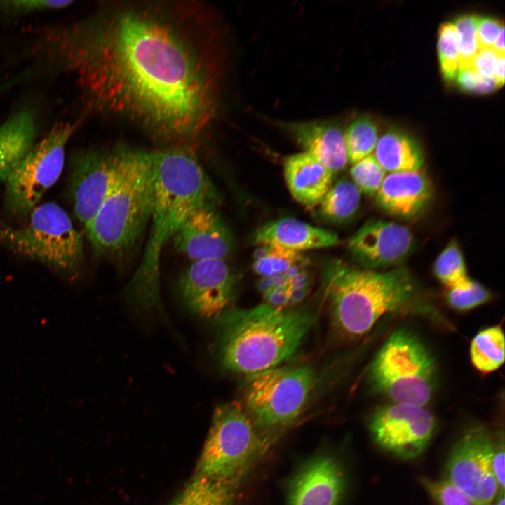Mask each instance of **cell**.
<instances>
[{
	"mask_svg": "<svg viewBox=\"0 0 505 505\" xmlns=\"http://www.w3.org/2000/svg\"><path fill=\"white\" fill-rule=\"evenodd\" d=\"M504 492L500 491L496 498V501L493 505H504Z\"/></svg>",
	"mask_w": 505,
	"mask_h": 505,
	"instance_id": "42",
	"label": "cell"
},
{
	"mask_svg": "<svg viewBox=\"0 0 505 505\" xmlns=\"http://www.w3.org/2000/svg\"><path fill=\"white\" fill-rule=\"evenodd\" d=\"M325 278L333 325L349 338L366 334L384 315L407 304L415 292L412 277L401 267L377 271L337 262Z\"/></svg>",
	"mask_w": 505,
	"mask_h": 505,
	"instance_id": "4",
	"label": "cell"
},
{
	"mask_svg": "<svg viewBox=\"0 0 505 505\" xmlns=\"http://www.w3.org/2000/svg\"><path fill=\"white\" fill-rule=\"evenodd\" d=\"M385 171L390 173L419 170L424 156L419 145L404 132L391 128L377 140L374 154Z\"/></svg>",
	"mask_w": 505,
	"mask_h": 505,
	"instance_id": "23",
	"label": "cell"
},
{
	"mask_svg": "<svg viewBox=\"0 0 505 505\" xmlns=\"http://www.w3.org/2000/svg\"><path fill=\"white\" fill-rule=\"evenodd\" d=\"M36 123L34 112L24 109L0 126V180H6L34 144Z\"/></svg>",
	"mask_w": 505,
	"mask_h": 505,
	"instance_id": "22",
	"label": "cell"
},
{
	"mask_svg": "<svg viewBox=\"0 0 505 505\" xmlns=\"http://www.w3.org/2000/svg\"><path fill=\"white\" fill-rule=\"evenodd\" d=\"M476 18L475 15L465 14L452 22L458 34L459 69L472 67L473 60L479 49Z\"/></svg>",
	"mask_w": 505,
	"mask_h": 505,
	"instance_id": "31",
	"label": "cell"
},
{
	"mask_svg": "<svg viewBox=\"0 0 505 505\" xmlns=\"http://www.w3.org/2000/svg\"><path fill=\"white\" fill-rule=\"evenodd\" d=\"M385 172L372 154L354 164L350 170L353 182L359 191L370 196L378 191Z\"/></svg>",
	"mask_w": 505,
	"mask_h": 505,
	"instance_id": "32",
	"label": "cell"
},
{
	"mask_svg": "<svg viewBox=\"0 0 505 505\" xmlns=\"http://www.w3.org/2000/svg\"><path fill=\"white\" fill-rule=\"evenodd\" d=\"M130 147L85 150L74 156L69 195L74 213L86 228L93 220L124 166Z\"/></svg>",
	"mask_w": 505,
	"mask_h": 505,
	"instance_id": "11",
	"label": "cell"
},
{
	"mask_svg": "<svg viewBox=\"0 0 505 505\" xmlns=\"http://www.w3.org/2000/svg\"><path fill=\"white\" fill-rule=\"evenodd\" d=\"M476 25L479 48L492 47L495 38L504 27L503 21L490 16L476 15Z\"/></svg>",
	"mask_w": 505,
	"mask_h": 505,
	"instance_id": "36",
	"label": "cell"
},
{
	"mask_svg": "<svg viewBox=\"0 0 505 505\" xmlns=\"http://www.w3.org/2000/svg\"><path fill=\"white\" fill-rule=\"evenodd\" d=\"M438 53L444 79L448 81L455 79L459 70L458 34L452 22L440 26Z\"/></svg>",
	"mask_w": 505,
	"mask_h": 505,
	"instance_id": "30",
	"label": "cell"
},
{
	"mask_svg": "<svg viewBox=\"0 0 505 505\" xmlns=\"http://www.w3.org/2000/svg\"><path fill=\"white\" fill-rule=\"evenodd\" d=\"M379 206L392 215L410 218L419 214L431 197V187L421 172L391 173L377 192Z\"/></svg>",
	"mask_w": 505,
	"mask_h": 505,
	"instance_id": "19",
	"label": "cell"
},
{
	"mask_svg": "<svg viewBox=\"0 0 505 505\" xmlns=\"http://www.w3.org/2000/svg\"><path fill=\"white\" fill-rule=\"evenodd\" d=\"M150 152L130 147L123 170L85 228L95 253L118 260L136 245L149 222Z\"/></svg>",
	"mask_w": 505,
	"mask_h": 505,
	"instance_id": "5",
	"label": "cell"
},
{
	"mask_svg": "<svg viewBox=\"0 0 505 505\" xmlns=\"http://www.w3.org/2000/svg\"><path fill=\"white\" fill-rule=\"evenodd\" d=\"M413 243V236L406 227L391 221L371 220L352 236L348 247L366 268L374 269L401 262Z\"/></svg>",
	"mask_w": 505,
	"mask_h": 505,
	"instance_id": "16",
	"label": "cell"
},
{
	"mask_svg": "<svg viewBox=\"0 0 505 505\" xmlns=\"http://www.w3.org/2000/svg\"><path fill=\"white\" fill-rule=\"evenodd\" d=\"M498 55L491 47L479 48L473 60L472 68L483 77L494 78Z\"/></svg>",
	"mask_w": 505,
	"mask_h": 505,
	"instance_id": "37",
	"label": "cell"
},
{
	"mask_svg": "<svg viewBox=\"0 0 505 505\" xmlns=\"http://www.w3.org/2000/svg\"><path fill=\"white\" fill-rule=\"evenodd\" d=\"M494 78L497 81L499 87L501 86L504 83V55H499L495 67Z\"/></svg>",
	"mask_w": 505,
	"mask_h": 505,
	"instance_id": "40",
	"label": "cell"
},
{
	"mask_svg": "<svg viewBox=\"0 0 505 505\" xmlns=\"http://www.w3.org/2000/svg\"><path fill=\"white\" fill-rule=\"evenodd\" d=\"M80 123L79 120L55 123L8 177L5 203L12 215H29L58 180L64 166L65 146Z\"/></svg>",
	"mask_w": 505,
	"mask_h": 505,
	"instance_id": "10",
	"label": "cell"
},
{
	"mask_svg": "<svg viewBox=\"0 0 505 505\" xmlns=\"http://www.w3.org/2000/svg\"><path fill=\"white\" fill-rule=\"evenodd\" d=\"M492 467L500 491H504V449L503 443L495 447Z\"/></svg>",
	"mask_w": 505,
	"mask_h": 505,
	"instance_id": "39",
	"label": "cell"
},
{
	"mask_svg": "<svg viewBox=\"0 0 505 505\" xmlns=\"http://www.w3.org/2000/svg\"><path fill=\"white\" fill-rule=\"evenodd\" d=\"M314 378V370L307 365L278 366L247 375L243 408L260 427L287 425L302 412Z\"/></svg>",
	"mask_w": 505,
	"mask_h": 505,
	"instance_id": "8",
	"label": "cell"
},
{
	"mask_svg": "<svg viewBox=\"0 0 505 505\" xmlns=\"http://www.w3.org/2000/svg\"><path fill=\"white\" fill-rule=\"evenodd\" d=\"M198 6L101 4L73 22L41 29L26 51L34 80L73 77L86 107L190 147L213 120L217 74Z\"/></svg>",
	"mask_w": 505,
	"mask_h": 505,
	"instance_id": "1",
	"label": "cell"
},
{
	"mask_svg": "<svg viewBox=\"0 0 505 505\" xmlns=\"http://www.w3.org/2000/svg\"><path fill=\"white\" fill-rule=\"evenodd\" d=\"M369 427L375 442L404 459L418 457L425 450L436 427L433 415L422 406L395 403L377 409Z\"/></svg>",
	"mask_w": 505,
	"mask_h": 505,
	"instance_id": "13",
	"label": "cell"
},
{
	"mask_svg": "<svg viewBox=\"0 0 505 505\" xmlns=\"http://www.w3.org/2000/svg\"><path fill=\"white\" fill-rule=\"evenodd\" d=\"M433 271L438 279L449 290L466 288L473 281L469 277L463 254L454 241L438 255L434 262Z\"/></svg>",
	"mask_w": 505,
	"mask_h": 505,
	"instance_id": "27",
	"label": "cell"
},
{
	"mask_svg": "<svg viewBox=\"0 0 505 505\" xmlns=\"http://www.w3.org/2000/svg\"><path fill=\"white\" fill-rule=\"evenodd\" d=\"M29 215L22 227L1 229L0 243L64 278H77L84 265L83 241L69 215L52 202L37 206Z\"/></svg>",
	"mask_w": 505,
	"mask_h": 505,
	"instance_id": "6",
	"label": "cell"
},
{
	"mask_svg": "<svg viewBox=\"0 0 505 505\" xmlns=\"http://www.w3.org/2000/svg\"><path fill=\"white\" fill-rule=\"evenodd\" d=\"M422 483L437 505H476L463 490L447 479L422 478Z\"/></svg>",
	"mask_w": 505,
	"mask_h": 505,
	"instance_id": "34",
	"label": "cell"
},
{
	"mask_svg": "<svg viewBox=\"0 0 505 505\" xmlns=\"http://www.w3.org/2000/svg\"><path fill=\"white\" fill-rule=\"evenodd\" d=\"M234 483L195 473L170 505H233Z\"/></svg>",
	"mask_w": 505,
	"mask_h": 505,
	"instance_id": "24",
	"label": "cell"
},
{
	"mask_svg": "<svg viewBox=\"0 0 505 505\" xmlns=\"http://www.w3.org/2000/svg\"><path fill=\"white\" fill-rule=\"evenodd\" d=\"M217 354L222 366L252 375L280 366L297 351L313 323L303 309L267 303L227 309L217 318Z\"/></svg>",
	"mask_w": 505,
	"mask_h": 505,
	"instance_id": "3",
	"label": "cell"
},
{
	"mask_svg": "<svg viewBox=\"0 0 505 505\" xmlns=\"http://www.w3.org/2000/svg\"><path fill=\"white\" fill-rule=\"evenodd\" d=\"M303 255L274 245H259L253 253L254 271L262 277L284 275Z\"/></svg>",
	"mask_w": 505,
	"mask_h": 505,
	"instance_id": "29",
	"label": "cell"
},
{
	"mask_svg": "<svg viewBox=\"0 0 505 505\" xmlns=\"http://www.w3.org/2000/svg\"><path fill=\"white\" fill-rule=\"evenodd\" d=\"M471 360L479 371L489 373L497 370L504 361V335L499 325L480 330L472 339Z\"/></svg>",
	"mask_w": 505,
	"mask_h": 505,
	"instance_id": "26",
	"label": "cell"
},
{
	"mask_svg": "<svg viewBox=\"0 0 505 505\" xmlns=\"http://www.w3.org/2000/svg\"><path fill=\"white\" fill-rule=\"evenodd\" d=\"M150 229L140 263L127 294L144 310L160 305L161 255L168 241L196 207L215 202V191L189 147L166 146L150 152Z\"/></svg>",
	"mask_w": 505,
	"mask_h": 505,
	"instance_id": "2",
	"label": "cell"
},
{
	"mask_svg": "<svg viewBox=\"0 0 505 505\" xmlns=\"http://www.w3.org/2000/svg\"><path fill=\"white\" fill-rule=\"evenodd\" d=\"M257 245H274L297 252L328 248L339 243L338 236L295 218L269 222L255 232Z\"/></svg>",
	"mask_w": 505,
	"mask_h": 505,
	"instance_id": "21",
	"label": "cell"
},
{
	"mask_svg": "<svg viewBox=\"0 0 505 505\" xmlns=\"http://www.w3.org/2000/svg\"><path fill=\"white\" fill-rule=\"evenodd\" d=\"M494 449L490 431L477 425L464 433L449 457L447 479L476 505H493L500 492L492 467Z\"/></svg>",
	"mask_w": 505,
	"mask_h": 505,
	"instance_id": "12",
	"label": "cell"
},
{
	"mask_svg": "<svg viewBox=\"0 0 505 505\" xmlns=\"http://www.w3.org/2000/svg\"><path fill=\"white\" fill-rule=\"evenodd\" d=\"M236 279L226 260L209 259L192 262L178 281V293L193 314L217 318L227 309Z\"/></svg>",
	"mask_w": 505,
	"mask_h": 505,
	"instance_id": "14",
	"label": "cell"
},
{
	"mask_svg": "<svg viewBox=\"0 0 505 505\" xmlns=\"http://www.w3.org/2000/svg\"><path fill=\"white\" fill-rule=\"evenodd\" d=\"M345 489L339 462L328 454L309 460L291 480L288 505H338Z\"/></svg>",
	"mask_w": 505,
	"mask_h": 505,
	"instance_id": "17",
	"label": "cell"
},
{
	"mask_svg": "<svg viewBox=\"0 0 505 505\" xmlns=\"http://www.w3.org/2000/svg\"><path fill=\"white\" fill-rule=\"evenodd\" d=\"M480 76L472 67L459 69L456 76V81L459 88L466 92L478 93V88L483 81Z\"/></svg>",
	"mask_w": 505,
	"mask_h": 505,
	"instance_id": "38",
	"label": "cell"
},
{
	"mask_svg": "<svg viewBox=\"0 0 505 505\" xmlns=\"http://www.w3.org/2000/svg\"><path fill=\"white\" fill-rule=\"evenodd\" d=\"M348 161L355 164L371 154L378 140V127L371 118L362 116L354 119L344 131Z\"/></svg>",
	"mask_w": 505,
	"mask_h": 505,
	"instance_id": "28",
	"label": "cell"
},
{
	"mask_svg": "<svg viewBox=\"0 0 505 505\" xmlns=\"http://www.w3.org/2000/svg\"><path fill=\"white\" fill-rule=\"evenodd\" d=\"M285 129L304 149L333 174L348 162L344 130L338 124L327 121L290 122Z\"/></svg>",
	"mask_w": 505,
	"mask_h": 505,
	"instance_id": "18",
	"label": "cell"
},
{
	"mask_svg": "<svg viewBox=\"0 0 505 505\" xmlns=\"http://www.w3.org/2000/svg\"><path fill=\"white\" fill-rule=\"evenodd\" d=\"M361 191L354 183L342 178L332 185L318 204L321 215L332 222H342L356 213Z\"/></svg>",
	"mask_w": 505,
	"mask_h": 505,
	"instance_id": "25",
	"label": "cell"
},
{
	"mask_svg": "<svg viewBox=\"0 0 505 505\" xmlns=\"http://www.w3.org/2000/svg\"><path fill=\"white\" fill-rule=\"evenodd\" d=\"M370 376L375 387L396 403L424 407L434 393L436 368L419 338L399 329L377 352Z\"/></svg>",
	"mask_w": 505,
	"mask_h": 505,
	"instance_id": "7",
	"label": "cell"
},
{
	"mask_svg": "<svg viewBox=\"0 0 505 505\" xmlns=\"http://www.w3.org/2000/svg\"><path fill=\"white\" fill-rule=\"evenodd\" d=\"M491 299V293L482 284L473 281L464 289L449 290L447 300L450 306L459 311L471 310Z\"/></svg>",
	"mask_w": 505,
	"mask_h": 505,
	"instance_id": "35",
	"label": "cell"
},
{
	"mask_svg": "<svg viewBox=\"0 0 505 505\" xmlns=\"http://www.w3.org/2000/svg\"><path fill=\"white\" fill-rule=\"evenodd\" d=\"M171 241L178 252L192 262L209 259L225 260L233 248L229 231L213 203L195 208Z\"/></svg>",
	"mask_w": 505,
	"mask_h": 505,
	"instance_id": "15",
	"label": "cell"
},
{
	"mask_svg": "<svg viewBox=\"0 0 505 505\" xmlns=\"http://www.w3.org/2000/svg\"><path fill=\"white\" fill-rule=\"evenodd\" d=\"M260 443L241 404H220L214 410L195 473L235 482L258 454Z\"/></svg>",
	"mask_w": 505,
	"mask_h": 505,
	"instance_id": "9",
	"label": "cell"
},
{
	"mask_svg": "<svg viewBox=\"0 0 505 505\" xmlns=\"http://www.w3.org/2000/svg\"><path fill=\"white\" fill-rule=\"evenodd\" d=\"M498 55H504V27L495 38L491 47Z\"/></svg>",
	"mask_w": 505,
	"mask_h": 505,
	"instance_id": "41",
	"label": "cell"
},
{
	"mask_svg": "<svg viewBox=\"0 0 505 505\" xmlns=\"http://www.w3.org/2000/svg\"><path fill=\"white\" fill-rule=\"evenodd\" d=\"M72 1L56 0H6L0 1V17L16 18L34 13L60 10L67 8Z\"/></svg>",
	"mask_w": 505,
	"mask_h": 505,
	"instance_id": "33",
	"label": "cell"
},
{
	"mask_svg": "<svg viewBox=\"0 0 505 505\" xmlns=\"http://www.w3.org/2000/svg\"><path fill=\"white\" fill-rule=\"evenodd\" d=\"M283 170L290 193L308 208L318 206L332 186L333 173L306 152L287 156Z\"/></svg>",
	"mask_w": 505,
	"mask_h": 505,
	"instance_id": "20",
	"label": "cell"
}]
</instances>
